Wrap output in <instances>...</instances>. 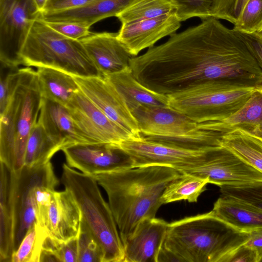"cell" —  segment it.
I'll list each match as a JSON object with an SVG mask.
<instances>
[{
  "label": "cell",
  "instance_id": "6da1fadb",
  "mask_svg": "<svg viewBox=\"0 0 262 262\" xmlns=\"http://www.w3.org/2000/svg\"><path fill=\"white\" fill-rule=\"evenodd\" d=\"M134 77L166 95L209 80L262 87V70L242 32L210 17L132 57Z\"/></svg>",
  "mask_w": 262,
  "mask_h": 262
},
{
  "label": "cell",
  "instance_id": "7a4b0ae2",
  "mask_svg": "<svg viewBox=\"0 0 262 262\" xmlns=\"http://www.w3.org/2000/svg\"><path fill=\"white\" fill-rule=\"evenodd\" d=\"M182 173L164 165H150L92 175L105 191L123 245L144 219L154 218L166 186Z\"/></svg>",
  "mask_w": 262,
  "mask_h": 262
},
{
  "label": "cell",
  "instance_id": "3957f363",
  "mask_svg": "<svg viewBox=\"0 0 262 262\" xmlns=\"http://www.w3.org/2000/svg\"><path fill=\"white\" fill-rule=\"evenodd\" d=\"M250 237L210 211L169 224L163 246L179 261L224 262Z\"/></svg>",
  "mask_w": 262,
  "mask_h": 262
},
{
  "label": "cell",
  "instance_id": "277c9868",
  "mask_svg": "<svg viewBox=\"0 0 262 262\" xmlns=\"http://www.w3.org/2000/svg\"><path fill=\"white\" fill-rule=\"evenodd\" d=\"M11 95L0 115V162L14 171L25 166L26 145L41 105L36 71L18 68L10 75Z\"/></svg>",
  "mask_w": 262,
  "mask_h": 262
},
{
  "label": "cell",
  "instance_id": "5b68a950",
  "mask_svg": "<svg viewBox=\"0 0 262 262\" xmlns=\"http://www.w3.org/2000/svg\"><path fill=\"white\" fill-rule=\"evenodd\" d=\"M61 181L75 199L81 210V222L99 243L103 262H124V247L117 225L97 181L66 163L62 165Z\"/></svg>",
  "mask_w": 262,
  "mask_h": 262
},
{
  "label": "cell",
  "instance_id": "8992f818",
  "mask_svg": "<svg viewBox=\"0 0 262 262\" xmlns=\"http://www.w3.org/2000/svg\"><path fill=\"white\" fill-rule=\"evenodd\" d=\"M20 58L22 65L28 67H50L76 76H101L80 40L56 32L40 16L29 31Z\"/></svg>",
  "mask_w": 262,
  "mask_h": 262
},
{
  "label": "cell",
  "instance_id": "52a82bcc",
  "mask_svg": "<svg viewBox=\"0 0 262 262\" xmlns=\"http://www.w3.org/2000/svg\"><path fill=\"white\" fill-rule=\"evenodd\" d=\"M257 88L225 79L209 80L167 95L168 105L199 123L217 121L239 110Z\"/></svg>",
  "mask_w": 262,
  "mask_h": 262
},
{
  "label": "cell",
  "instance_id": "ba28073f",
  "mask_svg": "<svg viewBox=\"0 0 262 262\" xmlns=\"http://www.w3.org/2000/svg\"><path fill=\"white\" fill-rule=\"evenodd\" d=\"M130 111L141 136L147 140L192 149L221 142L219 134L201 129L199 123L169 106L139 105Z\"/></svg>",
  "mask_w": 262,
  "mask_h": 262
},
{
  "label": "cell",
  "instance_id": "9c48e42d",
  "mask_svg": "<svg viewBox=\"0 0 262 262\" xmlns=\"http://www.w3.org/2000/svg\"><path fill=\"white\" fill-rule=\"evenodd\" d=\"M41 14L34 0H0V60L22 65L20 52L29 31Z\"/></svg>",
  "mask_w": 262,
  "mask_h": 262
},
{
  "label": "cell",
  "instance_id": "30bf717a",
  "mask_svg": "<svg viewBox=\"0 0 262 262\" xmlns=\"http://www.w3.org/2000/svg\"><path fill=\"white\" fill-rule=\"evenodd\" d=\"M215 145L204 149H192L151 141L140 137L124 140L120 146L133 159L134 167L164 165L180 172L205 164Z\"/></svg>",
  "mask_w": 262,
  "mask_h": 262
},
{
  "label": "cell",
  "instance_id": "8fae6325",
  "mask_svg": "<svg viewBox=\"0 0 262 262\" xmlns=\"http://www.w3.org/2000/svg\"><path fill=\"white\" fill-rule=\"evenodd\" d=\"M15 173L14 251L36 222L35 192L36 188L40 185L56 188L59 184L51 162L36 166H24L15 171Z\"/></svg>",
  "mask_w": 262,
  "mask_h": 262
},
{
  "label": "cell",
  "instance_id": "7c38bea8",
  "mask_svg": "<svg viewBox=\"0 0 262 262\" xmlns=\"http://www.w3.org/2000/svg\"><path fill=\"white\" fill-rule=\"evenodd\" d=\"M67 164L81 172L92 176L134 167L130 156L120 145L106 143H78L61 150Z\"/></svg>",
  "mask_w": 262,
  "mask_h": 262
},
{
  "label": "cell",
  "instance_id": "4fadbf2b",
  "mask_svg": "<svg viewBox=\"0 0 262 262\" xmlns=\"http://www.w3.org/2000/svg\"><path fill=\"white\" fill-rule=\"evenodd\" d=\"M202 179L220 187L240 185L262 181V172L253 167L230 149L215 145L208 162L202 166L180 171Z\"/></svg>",
  "mask_w": 262,
  "mask_h": 262
},
{
  "label": "cell",
  "instance_id": "5bb4252c",
  "mask_svg": "<svg viewBox=\"0 0 262 262\" xmlns=\"http://www.w3.org/2000/svg\"><path fill=\"white\" fill-rule=\"evenodd\" d=\"M73 76L83 94L108 118L133 137H141L138 122L125 99L106 78Z\"/></svg>",
  "mask_w": 262,
  "mask_h": 262
},
{
  "label": "cell",
  "instance_id": "9a60e30c",
  "mask_svg": "<svg viewBox=\"0 0 262 262\" xmlns=\"http://www.w3.org/2000/svg\"><path fill=\"white\" fill-rule=\"evenodd\" d=\"M66 106L75 123L95 143L120 145L123 141L133 137L108 118L80 89Z\"/></svg>",
  "mask_w": 262,
  "mask_h": 262
},
{
  "label": "cell",
  "instance_id": "2e32d148",
  "mask_svg": "<svg viewBox=\"0 0 262 262\" xmlns=\"http://www.w3.org/2000/svg\"><path fill=\"white\" fill-rule=\"evenodd\" d=\"M181 21L176 12L131 23L121 24L117 37L127 51L137 56L162 38L176 33Z\"/></svg>",
  "mask_w": 262,
  "mask_h": 262
},
{
  "label": "cell",
  "instance_id": "e0dca14e",
  "mask_svg": "<svg viewBox=\"0 0 262 262\" xmlns=\"http://www.w3.org/2000/svg\"><path fill=\"white\" fill-rule=\"evenodd\" d=\"M37 122L61 150L76 144L96 143L75 123L67 107L54 101L42 98Z\"/></svg>",
  "mask_w": 262,
  "mask_h": 262
},
{
  "label": "cell",
  "instance_id": "ac0fdd59",
  "mask_svg": "<svg viewBox=\"0 0 262 262\" xmlns=\"http://www.w3.org/2000/svg\"><path fill=\"white\" fill-rule=\"evenodd\" d=\"M82 214L72 193L68 190L54 191L45 229L53 240L66 243L77 238Z\"/></svg>",
  "mask_w": 262,
  "mask_h": 262
},
{
  "label": "cell",
  "instance_id": "d6986e66",
  "mask_svg": "<svg viewBox=\"0 0 262 262\" xmlns=\"http://www.w3.org/2000/svg\"><path fill=\"white\" fill-rule=\"evenodd\" d=\"M168 224L164 220L156 217L142 220L123 244L124 262H158Z\"/></svg>",
  "mask_w": 262,
  "mask_h": 262
},
{
  "label": "cell",
  "instance_id": "ffe728a7",
  "mask_svg": "<svg viewBox=\"0 0 262 262\" xmlns=\"http://www.w3.org/2000/svg\"><path fill=\"white\" fill-rule=\"evenodd\" d=\"M80 40L101 76L117 73L129 66L133 56L119 41L117 33L91 34Z\"/></svg>",
  "mask_w": 262,
  "mask_h": 262
},
{
  "label": "cell",
  "instance_id": "44dd1931",
  "mask_svg": "<svg viewBox=\"0 0 262 262\" xmlns=\"http://www.w3.org/2000/svg\"><path fill=\"white\" fill-rule=\"evenodd\" d=\"M201 129L223 136L240 130L262 138V87L256 89L244 105L223 120L199 123Z\"/></svg>",
  "mask_w": 262,
  "mask_h": 262
},
{
  "label": "cell",
  "instance_id": "7402d4cb",
  "mask_svg": "<svg viewBox=\"0 0 262 262\" xmlns=\"http://www.w3.org/2000/svg\"><path fill=\"white\" fill-rule=\"evenodd\" d=\"M0 262H11L14 252L15 171L0 162Z\"/></svg>",
  "mask_w": 262,
  "mask_h": 262
},
{
  "label": "cell",
  "instance_id": "603a6c76",
  "mask_svg": "<svg viewBox=\"0 0 262 262\" xmlns=\"http://www.w3.org/2000/svg\"><path fill=\"white\" fill-rule=\"evenodd\" d=\"M133 0H97L76 8L48 13H41L40 17L46 22H70L91 27L106 18L116 16Z\"/></svg>",
  "mask_w": 262,
  "mask_h": 262
},
{
  "label": "cell",
  "instance_id": "cb8c5ba5",
  "mask_svg": "<svg viewBox=\"0 0 262 262\" xmlns=\"http://www.w3.org/2000/svg\"><path fill=\"white\" fill-rule=\"evenodd\" d=\"M211 212L242 232L251 233L262 229V211L232 198L221 195Z\"/></svg>",
  "mask_w": 262,
  "mask_h": 262
},
{
  "label": "cell",
  "instance_id": "d4e9b609",
  "mask_svg": "<svg viewBox=\"0 0 262 262\" xmlns=\"http://www.w3.org/2000/svg\"><path fill=\"white\" fill-rule=\"evenodd\" d=\"M123 96L129 109L139 105L169 106L166 95L153 91L139 82L130 67L104 76Z\"/></svg>",
  "mask_w": 262,
  "mask_h": 262
},
{
  "label": "cell",
  "instance_id": "484cf974",
  "mask_svg": "<svg viewBox=\"0 0 262 262\" xmlns=\"http://www.w3.org/2000/svg\"><path fill=\"white\" fill-rule=\"evenodd\" d=\"M42 98L64 106L79 88L73 75L58 69L41 67L36 71Z\"/></svg>",
  "mask_w": 262,
  "mask_h": 262
},
{
  "label": "cell",
  "instance_id": "4316f807",
  "mask_svg": "<svg viewBox=\"0 0 262 262\" xmlns=\"http://www.w3.org/2000/svg\"><path fill=\"white\" fill-rule=\"evenodd\" d=\"M221 143L262 172V142L256 137L235 130L221 137Z\"/></svg>",
  "mask_w": 262,
  "mask_h": 262
},
{
  "label": "cell",
  "instance_id": "83f0119b",
  "mask_svg": "<svg viewBox=\"0 0 262 262\" xmlns=\"http://www.w3.org/2000/svg\"><path fill=\"white\" fill-rule=\"evenodd\" d=\"M61 150L37 122L32 128L28 139L25 155V166L33 167L45 164L53 156Z\"/></svg>",
  "mask_w": 262,
  "mask_h": 262
},
{
  "label": "cell",
  "instance_id": "f1b7e54d",
  "mask_svg": "<svg viewBox=\"0 0 262 262\" xmlns=\"http://www.w3.org/2000/svg\"><path fill=\"white\" fill-rule=\"evenodd\" d=\"M173 0H133L116 17L121 24L157 17L176 12Z\"/></svg>",
  "mask_w": 262,
  "mask_h": 262
},
{
  "label": "cell",
  "instance_id": "f546056e",
  "mask_svg": "<svg viewBox=\"0 0 262 262\" xmlns=\"http://www.w3.org/2000/svg\"><path fill=\"white\" fill-rule=\"evenodd\" d=\"M207 179H202L188 173H182L165 188L161 197L162 204L182 200L196 202L200 194L206 189Z\"/></svg>",
  "mask_w": 262,
  "mask_h": 262
},
{
  "label": "cell",
  "instance_id": "4dcf8cb0",
  "mask_svg": "<svg viewBox=\"0 0 262 262\" xmlns=\"http://www.w3.org/2000/svg\"><path fill=\"white\" fill-rule=\"evenodd\" d=\"M47 236L46 230L35 222L13 253L11 262H40L43 244Z\"/></svg>",
  "mask_w": 262,
  "mask_h": 262
},
{
  "label": "cell",
  "instance_id": "1f68e13d",
  "mask_svg": "<svg viewBox=\"0 0 262 262\" xmlns=\"http://www.w3.org/2000/svg\"><path fill=\"white\" fill-rule=\"evenodd\" d=\"M173 1L177 6V15L181 22L193 17L204 20L214 17L216 0Z\"/></svg>",
  "mask_w": 262,
  "mask_h": 262
},
{
  "label": "cell",
  "instance_id": "d6a6232c",
  "mask_svg": "<svg viewBox=\"0 0 262 262\" xmlns=\"http://www.w3.org/2000/svg\"><path fill=\"white\" fill-rule=\"evenodd\" d=\"M223 196L232 198L262 211V181L240 185L220 187Z\"/></svg>",
  "mask_w": 262,
  "mask_h": 262
},
{
  "label": "cell",
  "instance_id": "836d02e7",
  "mask_svg": "<svg viewBox=\"0 0 262 262\" xmlns=\"http://www.w3.org/2000/svg\"><path fill=\"white\" fill-rule=\"evenodd\" d=\"M262 28V0H248L233 29L246 33H254Z\"/></svg>",
  "mask_w": 262,
  "mask_h": 262
},
{
  "label": "cell",
  "instance_id": "e575fe53",
  "mask_svg": "<svg viewBox=\"0 0 262 262\" xmlns=\"http://www.w3.org/2000/svg\"><path fill=\"white\" fill-rule=\"evenodd\" d=\"M77 243L78 262H103V253L99 243L82 222Z\"/></svg>",
  "mask_w": 262,
  "mask_h": 262
},
{
  "label": "cell",
  "instance_id": "d590c367",
  "mask_svg": "<svg viewBox=\"0 0 262 262\" xmlns=\"http://www.w3.org/2000/svg\"><path fill=\"white\" fill-rule=\"evenodd\" d=\"M55 188L48 185H40L35 190L36 223L45 229Z\"/></svg>",
  "mask_w": 262,
  "mask_h": 262
},
{
  "label": "cell",
  "instance_id": "8d00e7d4",
  "mask_svg": "<svg viewBox=\"0 0 262 262\" xmlns=\"http://www.w3.org/2000/svg\"><path fill=\"white\" fill-rule=\"evenodd\" d=\"M248 0H216L214 18L234 24Z\"/></svg>",
  "mask_w": 262,
  "mask_h": 262
},
{
  "label": "cell",
  "instance_id": "74e56055",
  "mask_svg": "<svg viewBox=\"0 0 262 262\" xmlns=\"http://www.w3.org/2000/svg\"><path fill=\"white\" fill-rule=\"evenodd\" d=\"M46 22V21H45ZM52 29L68 38L80 40L90 35V27L70 22H46Z\"/></svg>",
  "mask_w": 262,
  "mask_h": 262
},
{
  "label": "cell",
  "instance_id": "f35d334b",
  "mask_svg": "<svg viewBox=\"0 0 262 262\" xmlns=\"http://www.w3.org/2000/svg\"><path fill=\"white\" fill-rule=\"evenodd\" d=\"M18 67L6 65L1 62L0 70V115L6 110L10 95V78L11 73Z\"/></svg>",
  "mask_w": 262,
  "mask_h": 262
},
{
  "label": "cell",
  "instance_id": "ab89813d",
  "mask_svg": "<svg viewBox=\"0 0 262 262\" xmlns=\"http://www.w3.org/2000/svg\"><path fill=\"white\" fill-rule=\"evenodd\" d=\"M224 262H259V253L256 250L244 244L229 254Z\"/></svg>",
  "mask_w": 262,
  "mask_h": 262
},
{
  "label": "cell",
  "instance_id": "60d3db41",
  "mask_svg": "<svg viewBox=\"0 0 262 262\" xmlns=\"http://www.w3.org/2000/svg\"><path fill=\"white\" fill-rule=\"evenodd\" d=\"M97 0H48L41 13L66 10L85 6Z\"/></svg>",
  "mask_w": 262,
  "mask_h": 262
},
{
  "label": "cell",
  "instance_id": "b9f144b4",
  "mask_svg": "<svg viewBox=\"0 0 262 262\" xmlns=\"http://www.w3.org/2000/svg\"><path fill=\"white\" fill-rule=\"evenodd\" d=\"M59 261L78 262L77 237L67 242L60 243L57 250Z\"/></svg>",
  "mask_w": 262,
  "mask_h": 262
},
{
  "label": "cell",
  "instance_id": "7bdbcfd3",
  "mask_svg": "<svg viewBox=\"0 0 262 262\" xmlns=\"http://www.w3.org/2000/svg\"><path fill=\"white\" fill-rule=\"evenodd\" d=\"M242 33L249 42L259 66L262 70V37L255 33L249 34L242 32Z\"/></svg>",
  "mask_w": 262,
  "mask_h": 262
},
{
  "label": "cell",
  "instance_id": "ee69618b",
  "mask_svg": "<svg viewBox=\"0 0 262 262\" xmlns=\"http://www.w3.org/2000/svg\"><path fill=\"white\" fill-rule=\"evenodd\" d=\"M245 245L256 250L259 254L262 252V229L251 232L250 238Z\"/></svg>",
  "mask_w": 262,
  "mask_h": 262
},
{
  "label": "cell",
  "instance_id": "f6af8a7d",
  "mask_svg": "<svg viewBox=\"0 0 262 262\" xmlns=\"http://www.w3.org/2000/svg\"><path fill=\"white\" fill-rule=\"evenodd\" d=\"M161 261H179L177 258L163 245L158 257V262Z\"/></svg>",
  "mask_w": 262,
  "mask_h": 262
},
{
  "label": "cell",
  "instance_id": "bcb514c9",
  "mask_svg": "<svg viewBox=\"0 0 262 262\" xmlns=\"http://www.w3.org/2000/svg\"><path fill=\"white\" fill-rule=\"evenodd\" d=\"M39 10L42 12L48 0H34Z\"/></svg>",
  "mask_w": 262,
  "mask_h": 262
},
{
  "label": "cell",
  "instance_id": "7dc6e473",
  "mask_svg": "<svg viewBox=\"0 0 262 262\" xmlns=\"http://www.w3.org/2000/svg\"><path fill=\"white\" fill-rule=\"evenodd\" d=\"M260 37H262V28L258 32L255 33Z\"/></svg>",
  "mask_w": 262,
  "mask_h": 262
},
{
  "label": "cell",
  "instance_id": "c3c4849f",
  "mask_svg": "<svg viewBox=\"0 0 262 262\" xmlns=\"http://www.w3.org/2000/svg\"><path fill=\"white\" fill-rule=\"evenodd\" d=\"M259 262H262V252L259 254Z\"/></svg>",
  "mask_w": 262,
  "mask_h": 262
},
{
  "label": "cell",
  "instance_id": "681fc988",
  "mask_svg": "<svg viewBox=\"0 0 262 262\" xmlns=\"http://www.w3.org/2000/svg\"><path fill=\"white\" fill-rule=\"evenodd\" d=\"M259 138L261 140V141L262 142V138Z\"/></svg>",
  "mask_w": 262,
  "mask_h": 262
}]
</instances>
